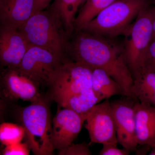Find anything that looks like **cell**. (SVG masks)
Returning <instances> with one entry per match:
<instances>
[{
  "mask_svg": "<svg viewBox=\"0 0 155 155\" xmlns=\"http://www.w3.org/2000/svg\"><path fill=\"white\" fill-rule=\"evenodd\" d=\"M87 0H81V5H82V4H84Z\"/></svg>",
  "mask_w": 155,
  "mask_h": 155,
  "instance_id": "obj_27",
  "label": "cell"
},
{
  "mask_svg": "<svg viewBox=\"0 0 155 155\" xmlns=\"http://www.w3.org/2000/svg\"><path fill=\"white\" fill-rule=\"evenodd\" d=\"M18 29L30 45L64 58L69 36L61 20L50 10L35 12Z\"/></svg>",
  "mask_w": 155,
  "mask_h": 155,
  "instance_id": "obj_3",
  "label": "cell"
},
{
  "mask_svg": "<svg viewBox=\"0 0 155 155\" xmlns=\"http://www.w3.org/2000/svg\"><path fill=\"white\" fill-rule=\"evenodd\" d=\"M85 121L90 143L118 144L114 115L108 99L94 106L87 114Z\"/></svg>",
  "mask_w": 155,
  "mask_h": 155,
  "instance_id": "obj_8",
  "label": "cell"
},
{
  "mask_svg": "<svg viewBox=\"0 0 155 155\" xmlns=\"http://www.w3.org/2000/svg\"><path fill=\"white\" fill-rule=\"evenodd\" d=\"M136 101L125 97L110 102L118 143L130 152L136 150L138 145L136 133Z\"/></svg>",
  "mask_w": 155,
  "mask_h": 155,
  "instance_id": "obj_9",
  "label": "cell"
},
{
  "mask_svg": "<svg viewBox=\"0 0 155 155\" xmlns=\"http://www.w3.org/2000/svg\"><path fill=\"white\" fill-rule=\"evenodd\" d=\"M155 40V16L153 22V33L152 37L151 42Z\"/></svg>",
  "mask_w": 155,
  "mask_h": 155,
  "instance_id": "obj_25",
  "label": "cell"
},
{
  "mask_svg": "<svg viewBox=\"0 0 155 155\" xmlns=\"http://www.w3.org/2000/svg\"><path fill=\"white\" fill-rule=\"evenodd\" d=\"M60 155H90L91 152L89 145L85 143L74 144L72 143L64 149L58 150Z\"/></svg>",
  "mask_w": 155,
  "mask_h": 155,
  "instance_id": "obj_20",
  "label": "cell"
},
{
  "mask_svg": "<svg viewBox=\"0 0 155 155\" xmlns=\"http://www.w3.org/2000/svg\"><path fill=\"white\" fill-rule=\"evenodd\" d=\"M35 0H0L1 25L18 29L35 13Z\"/></svg>",
  "mask_w": 155,
  "mask_h": 155,
  "instance_id": "obj_13",
  "label": "cell"
},
{
  "mask_svg": "<svg viewBox=\"0 0 155 155\" xmlns=\"http://www.w3.org/2000/svg\"><path fill=\"white\" fill-rule=\"evenodd\" d=\"M25 137L22 125L4 122L0 125V141L5 146L21 142Z\"/></svg>",
  "mask_w": 155,
  "mask_h": 155,
  "instance_id": "obj_19",
  "label": "cell"
},
{
  "mask_svg": "<svg viewBox=\"0 0 155 155\" xmlns=\"http://www.w3.org/2000/svg\"><path fill=\"white\" fill-rule=\"evenodd\" d=\"M20 117L26 142L34 154L53 155L52 120L47 98L42 96L23 108Z\"/></svg>",
  "mask_w": 155,
  "mask_h": 155,
  "instance_id": "obj_5",
  "label": "cell"
},
{
  "mask_svg": "<svg viewBox=\"0 0 155 155\" xmlns=\"http://www.w3.org/2000/svg\"><path fill=\"white\" fill-rule=\"evenodd\" d=\"M92 89L99 102L117 95L124 96L119 84L105 71L97 68L93 69Z\"/></svg>",
  "mask_w": 155,
  "mask_h": 155,
  "instance_id": "obj_16",
  "label": "cell"
},
{
  "mask_svg": "<svg viewBox=\"0 0 155 155\" xmlns=\"http://www.w3.org/2000/svg\"><path fill=\"white\" fill-rule=\"evenodd\" d=\"M58 110L52 120L54 149H64L73 143L80 133L86 116L69 109Z\"/></svg>",
  "mask_w": 155,
  "mask_h": 155,
  "instance_id": "obj_10",
  "label": "cell"
},
{
  "mask_svg": "<svg viewBox=\"0 0 155 155\" xmlns=\"http://www.w3.org/2000/svg\"><path fill=\"white\" fill-rule=\"evenodd\" d=\"M81 0H54L49 10L60 19L68 36L75 28V14Z\"/></svg>",
  "mask_w": 155,
  "mask_h": 155,
  "instance_id": "obj_17",
  "label": "cell"
},
{
  "mask_svg": "<svg viewBox=\"0 0 155 155\" xmlns=\"http://www.w3.org/2000/svg\"><path fill=\"white\" fill-rule=\"evenodd\" d=\"M116 0H87L81 9L75 21V29L79 30L84 25L91 21L101 11Z\"/></svg>",
  "mask_w": 155,
  "mask_h": 155,
  "instance_id": "obj_18",
  "label": "cell"
},
{
  "mask_svg": "<svg viewBox=\"0 0 155 155\" xmlns=\"http://www.w3.org/2000/svg\"><path fill=\"white\" fill-rule=\"evenodd\" d=\"M78 33L67 51L71 60L91 69H102L119 84L124 96L134 98L133 77L124 56L123 46L107 38L82 31Z\"/></svg>",
  "mask_w": 155,
  "mask_h": 155,
  "instance_id": "obj_1",
  "label": "cell"
},
{
  "mask_svg": "<svg viewBox=\"0 0 155 155\" xmlns=\"http://www.w3.org/2000/svg\"><path fill=\"white\" fill-rule=\"evenodd\" d=\"M134 112L138 145L151 148L155 144V107L136 101Z\"/></svg>",
  "mask_w": 155,
  "mask_h": 155,
  "instance_id": "obj_14",
  "label": "cell"
},
{
  "mask_svg": "<svg viewBox=\"0 0 155 155\" xmlns=\"http://www.w3.org/2000/svg\"><path fill=\"white\" fill-rule=\"evenodd\" d=\"M52 0H35V13L38 11H44L49 5Z\"/></svg>",
  "mask_w": 155,
  "mask_h": 155,
  "instance_id": "obj_24",
  "label": "cell"
},
{
  "mask_svg": "<svg viewBox=\"0 0 155 155\" xmlns=\"http://www.w3.org/2000/svg\"><path fill=\"white\" fill-rule=\"evenodd\" d=\"M117 144L107 143L103 144V148L100 151V155H128L130 151L125 148L119 149Z\"/></svg>",
  "mask_w": 155,
  "mask_h": 155,
  "instance_id": "obj_22",
  "label": "cell"
},
{
  "mask_svg": "<svg viewBox=\"0 0 155 155\" xmlns=\"http://www.w3.org/2000/svg\"><path fill=\"white\" fill-rule=\"evenodd\" d=\"M31 150L26 142L18 143L6 146L2 151L4 155H28Z\"/></svg>",
  "mask_w": 155,
  "mask_h": 155,
  "instance_id": "obj_21",
  "label": "cell"
},
{
  "mask_svg": "<svg viewBox=\"0 0 155 155\" xmlns=\"http://www.w3.org/2000/svg\"><path fill=\"white\" fill-rule=\"evenodd\" d=\"M150 155H155V144L151 148L150 152L149 153Z\"/></svg>",
  "mask_w": 155,
  "mask_h": 155,
  "instance_id": "obj_26",
  "label": "cell"
},
{
  "mask_svg": "<svg viewBox=\"0 0 155 155\" xmlns=\"http://www.w3.org/2000/svg\"><path fill=\"white\" fill-rule=\"evenodd\" d=\"M29 46L18 29L1 25L0 60L3 67L19 68Z\"/></svg>",
  "mask_w": 155,
  "mask_h": 155,
  "instance_id": "obj_12",
  "label": "cell"
},
{
  "mask_svg": "<svg viewBox=\"0 0 155 155\" xmlns=\"http://www.w3.org/2000/svg\"><path fill=\"white\" fill-rule=\"evenodd\" d=\"M1 93L11 100L21 99L33 103L42 97L39 88L18 68H6L1 74Z\"/></svg>",
  "mask_w": 155,
  "mask_h": 155,
  "instance_id": "obj_11",
  "label": "cell"
},
{
  "mask_svg": "<svg viewBox=\"0 0 155 155\" xmlns=\"http://www.w3.org/2000/svg\"><path fill=\"white\" fill-rule=\"evenodd\" d=\"M92 71L86 65L65 60L53 76L48 98L61 107L86 116L100 102L92 89Z\"/></svg>",
  "mask_w": 155,
  "mask_h": 155,
  "instance_id": "obj_2",
  "label": "cell"
},
{
  "mask_svg": "<svg viewBox=\"0 0 155 155\" xmlns=\"http://www.w3.org/2000/svg\"><path fill=\"white\" fill-rule=\"evenodd\" d=\"M144 69L155 70V40L150 45L147 54L146 64Z\"/></svg>",
  "mask_w": 155,
  "mask_h": 155,
  "instance_id": "obj_23",
  "label": "cell"
},
{
  "mask_svg": "<svg viewBox=\"0 0 155 155\" xmlns=\"http://www.w3.org/2000/svg\"><path fill=\"white\" fill-rule=\"evenodd\" d=\"M66 60L48 50L30 45L18 69L39 88L49 86L53 76Z\"/></svg>",
  "mask_w": 155,
  "mask_h": 155,
  "instance_id": "obj_7",
  "label": "cell"
},
{
  "mask_svg": "<svg viewBox=\"0 0 155 155\" xmlns=\"http://www.w3.org/2000/svg\"><path fill=\"white\" fill-rule=\"evenodd\" d=\"M155 16V8H150L147 6L123 34L124 56L133 77L145 67Z\"/></svg>",
  "mask_w": 155,
  "mask_h": 155,
  "instance_id": "obj_6",
  "label": "cell"
},
{
  "mask_svg": "<svg viewBox=\"0 0 155 155\" xmlns=\"http://www.w3.org/2000/svg\"><path fill=\"white\" fill-rule=\"evenodd\" d=\"M135 101L155 107V70L143 69L133 76Z\"/></svg>",
  "mask_w": 155,
  "mask_h": 155,
  "instance_id": "obj_15",
  "label": "cell"
},
{
  "mask_svg": "<svg viewBox=\"0 0 155 155\" xmlns=\"http://www.w3.org/2000/svg\"><path fill=\"white\" fill-rule=\"evenodd\" d=\"M147 6L146 0H116L78 31L114 38L123 35Z\"/></svg>",
  "mask_w": 155,
  "mask_h": 155,
  "instance_id": "obj_4",
  "label": "cell"
}]
</instances>
